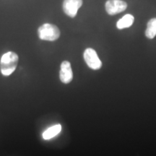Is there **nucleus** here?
<instances>
[{
  "label": "nucleus",
  "mask_w": 156,
  "mask_h": 156,
  "mask_svg": "<svg viewBox=\"0 0 156 156\" xmlns=\"http://www.w3.org/2000/svg\"><path fill=\"white\" fill-rule=\"evenodd\" d=\"M18 56L13 51H8L2 56L0 69L4 76H9L13 73L17 66Z\"/></svg>",
  "instance_id": "f257e3e1"
},
{
  "label": "nucleus",
  "mask_w": 156,
  "mask_h": 156,
  "mask_svg": "<svg viewBox=\"0 0 156 156\" xmlns=\"http://www.w3.org/2000/svg\"><path fill=\"white\" fill-rule=\"evenodd\" d=\"M39 38L43 41H54L60 36V30L57 26L51 23H45L38 29Z\"/></svg>",
  "instance_id": "f03ea898"
},
{
  "label": "nucleus",
  "mask_w": 156,
  "mask_h": 156,
  "mask_svg": "<svg viewBox=\"0 0 156 156\" xmlns=\"http://www.w3.org/2000/svg\"><path fill=\"white\" fill-rule=\"evenodd\" d=\"M84 59L87 66L90 69L97 70L99 69L102 66V62L99 58L96 51L91 48H88L84 51Z\"/></svg>",
  "instance_id": "7ed1b4c3"
},
{
  "label": "nucleus",
  "mask_w": 156,
  "mask_h": 156,
  "mask_svg": "<svg viewBox=\"0 0 156 156\" xmlns=\"http://www.w3.org/2000/svg\"><path fill=\"white\" fill-rule=\"evenodd\" d=\"M105 7L108 15H114L125 10L127 8V4L122 0H108Z\"/></svg>",
  "instance_id": "20e7f679"
},
{
  "label": "nucleus",
  "mask_w": 156,
  "mask_h": 156,
  "mask_svg": "<svg viewBox=\"0 0 156 156\" xmlns=\"http://www.w3.org/2000/svg\"><path fill=\"white\" fill-rule=\"evenodd\" d=\"M83 5V0H64L62 9L64 12L70 17H75L77 11Z\"/></svg>",
  "instance_id": "39448f33"
},
{
  "label": "nucleus",
  "mask_w": 156,
  "mask_h": 156,
  "mask_svg": "<svg viewBox=\"0 0 156 156\" xmlns=\"http://www.w3.org/2000/svg\"><path fill=\"white\" fill-rule=\"evenodd\" d=\"M59 78L62 83L68 84L73 80V73L71 67V64L67 61H64L61 64L59 72Z\"/></svg>",
  "instance_id": "423d86ee"
},
{
  "label": "nucleus",
  "mask_w": 156,
  "mask_h": 156,
  "mask_svg": "<svg viewBox=\"0 0 156 156\" xmlns=\"http://www.w3.org/2000/svg\"><path fill=\"white\" fill-rule=\"evenodd\" d=\"M134 20V17L132 15H126L122 18H121L116 23L117 28L122 30V29L129 28L133 24Z\"/></svg>",
  "instance_id": "0eeeda50"
},
{
  "label": "nucleus",
  "mask_w": 156,
  "mask_h": 156,
  "mask_svg": "<svg viewBox=\"0 0 156 156\" xmlns=\"http://www.w3.org/2000/svg\"><path fill=\"white\" fill-rule=\"evenodd\" d=\"M62 131L61 124H56L49 127L43 133V138L44 140H50L57 135Z\"/></svg>",
  "instance_id": "6e6552de"
},
{
  "label": "nucleus",
  "mask_w": 156,
  "mask_h": 156,
  "mask_svg": "<svg viewBox=\"0 0 156 156\" xmlns=\"http://www.w3.org/2000/svg\"><path fill=\"white\" fill-rule=\"evenodd\" d=\"M145 36L150 39L155 38L156 36V17L152 18L148 21L147 29L145 30Z\"/></svg>",
  "instance_id": "1a4fd4ad"
}]
</instances>
